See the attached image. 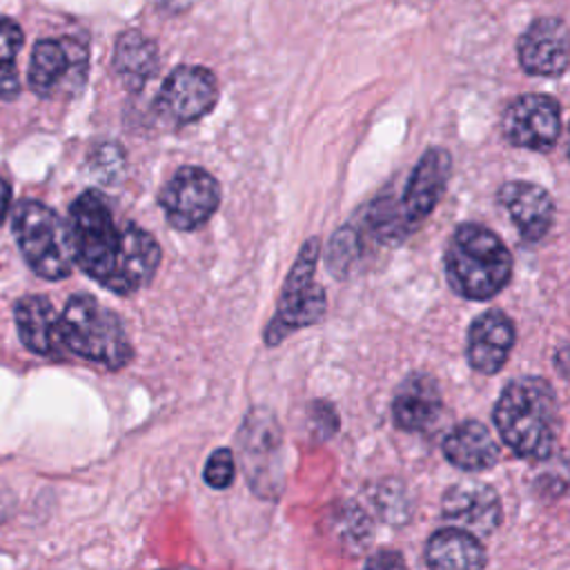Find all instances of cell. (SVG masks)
<instances>
[{
    "mask_svg": "<svg viewBox=\"0 0 570 570\" xmlns=\"http://www.w3.org/2000/svg\"><path fill=\"white\" fill-rule=\"evenodd\" d=\"M9 207H11V187L4 178H0V225L9 214Z\"/></svg>",
    "mask_w": 570,
    "mask_h": 570,
    "instance_id": "obj_25",
    "label": "cell"
},
{
    "mask_svg": "<svg viewBox=\"0 0 570 570\" xmlns=\"http://www.w3.org/2000/svg\"><path fill=\"white\" fill-rule=\"evenodd\" d=\"M278 443H281L278 425L269 414H252V416L247 414V421L240 430V452H243L245 465H249L261 454V461L254 474L249 476L254 488L258 485V481L274 479L269 468H276L278 463Z\"/></svg>",
    "mask_w": 570,
    "mask_h": 570,
    "instance_id": "obj_21",
    "label": "cell"
},
{
    "mask_svg": "<svg viewBox=\"0 0 570 570\" xmlns=\"http://www.w3.org/2000/svg\"><path fill=\"white\" fill-rule=\"evenodd\" d=\"M73 258L80 269L111 292H120L127 225L118 227L102 194L89 189L69 209Z\"/></svg>",
    "mask_w": 570,
    "mask_h": 570,
    "instance_id": "obj_2",
    "label": "cell"
},
{
    "mask_svg": "<svg viewBox=\"0 0 570 570\" xmlns=\"http://www.w3.org/2000/svg\"><path fill=\"white\" fill-rule=\"evenodd\" d=\"M365 570H407V568L403 557L396 550H379L367 559Z\"/></svg>",
    "mask_w": 570,
    "mask_h": 570,
    "instance_id": "obj_24",
    "label": "cell"
},
{
    "mask_svg": "<svg viewBox=\"0 0 570 570\" xmlns=\"http://www.w3.org/2000/svg\"><path fill=\"white\" fill-rule=\"evenodd\" d=\"M234 454L229 448H218L209 454L207 463H205V470H203V476H205V483L216 488V490H223L227 485H232L234 481Z\"/></svg>",
    "mask_w": 570,
    "mask_h": 570,
    "instance_id": "obj_23",
    "label": "cell"
},
{
    "mask_svg": "<svg viewBox=\"0 0 570 570\" xmlns=\"http://www.w3.org/2000/svg\"><path fill=\"white\" fill-rule=\"evenodd\" d=\"M450 167L452 158L441 147H432L419 158L401 198V220L405 229L410 225H419L432 214L445 191Z\"/></svg>",
    "mask_w": 570,
    "mask_h": 570,
    "instance_id": "obj_12",
    "label": "cell"
},
{
    "mask_svg": "<svg viewBox=\"0 0 570 570\" xmlns=\"http://www.w3.org/2000/svg\"><path fill=\"white\" fill-rule=\"evenodd\" d=\"M318 256H321L318 238H309L298 249V256L285 278L276 314L272 316L263 334L267 345H278L292 332L314 325L316 321L323 318L327 307L325 289L318 283H314Z\"/></svg>",
    "mask_w": 570,
    "mask_h": 570,
    "instance_id": "obj_6",
    "label": "cell"
},
{
    "mask_svg": "<svg viewBox=\"0 0 570 570\" xmlns=\"http://www.w3.org/2000/svg\"><path fill=\"white\" fill-rule=\"evenodd\" d=\"M16 327L22 345L40 356H58L65 347L60 341L58 314L49 298L31 294L22 296L13 309Z\"/></svg>",
    "mask_w": 570,
    "mask_h": 570,
    "instance_id": "obj_17",
    "label": "cell"
},
{
    "mask_svg": "<svg viewBox=\"0 0 570 570\" xmlns=\"http://www.w3.org/2000/svg\"><path fill=\"white\" fill-rule=\"evenodd\" d=\"M425 561L430 570H483L485 550L470 532L445 528L430 537Z\"/></svg>",
    "mask_w": 570,
    "mask_h": 570,
    "instance_id": "obj_19",
    "label": "cell"
},
{
    "mask_svg": "<svg viewBox=\"0 0 570 570\" xmlns=\"http://www.w3.org/2000/svg\"><path fill=\"white\" fill-rule=\"evenodd\" d=\"M443 401L434 376L414 372L396 387L392 399V419L405 432H421L430 428L441 414Z\"/></svg>",
    "mask_w": 570,
    "mask_h": 570,
    "instance_id": "obj_16",
    "label": "cell"
},
{
    "mask_svg": "<svg viewBox=\"0 0 570 570\" xmlns=\"http://www.w3.org/2000/svg\"><path fill=\"white\" fill-rule=\"evenodd\" d=\"M11 229L27 265L47 281L65 278L76 258L69 225L38 200H20L11 216Z\"/></svg>",
    "mask_w": 570,
    "mask_h": 570,
    "instance_id": "obj_5",
    "label": "cell"
},
{
    "mask_svg": "<svg viewBox=\"0 0 570 570\" xmlns=\"http://www.w3.org/2000/svg\"><path fill=\"white\" fill-rule=\"evenodd\" d=\"M441 514L452 528L470 532L472 537H485L501 523V503L488 483L459 481L443 492Z\"/></svg>",
    "mask_w": 570,
    "mask_h": 570,
    "instance_id": "obj_11",
    "label": "cell"
},
{
    "mask_svg": "<svg viewBox=\"0 0 570 570\" xmlns=\"http://www.w3.org/2000/svg\"><path fill=\"white\" fill-rule=\"evenodd\" d=\"M158 67V49L151 38L140 31H125L116 40L114 51V69L120 80L138 91L154 76Z\"/></svg>",
    "mask_w": 570,
    "mask_h": 570,
    "instance_id": "obj_20",
    "label": "cell"
},
{
    "mask_svg": "<svg viewBox=\"0 0 570 570\" xmlns=\"http://www.w3.org/2000/svg\"><path fill=\"white\" fill-rule=\"evenodd\" d=\"M497 200L510 214L523 240L537 243L548 234L554 218V203L546 189L525 180H514L499 189Z\"/></svg>",
    "mask_w": 570,
    "mask_h": 570,
    "instance_id": "obj_14",
    "label": "cell"
},
{
    "mask_svg": "<svg viewBox=\"0 0 570 570\" xmlns=\"http://www.w3.org/2000/svg\"><path fill=\"white\" fill-rule=\"evenodd\" d=\"M160 207L174 229L189 232L200 227L220 203V187L200 167H180L163 187Z\"/></svg>",
    "mask_w": 570,
    "mask_h": 570,
    "instance_id": "obj_7",
    "label": "cell"
},
{
    "mask_svg": "<svg viewBox=\"0 0 570 570\" xmlns=\"http://www.w3.org/2000/svg\"><path fill=\"white\" fill-rule=\"evenodd\" d=\"M561 131V107L543 94H525L517 98L503 114V138L523 149L548 151L554 147Z\"/></svg>",
    "mask_w": 570,
    "mask_h": 570,
    "instance_id": "obj_10",
    "label": "cell"
},
{
    "mask_svg": "<svg viewBox=\"0 0 570 570\" xmlns=\"http://www.w3.org/2000/svg\"><path fill=\"white\" fill-rule=\"evenodd\" d=\"M218 98L216 78L205 67H176L156 96V114L171 125H189L203 118Z\"/></svg>",
    "mask_w": 570,
    "mask_h": 570,
    "instance_id": "obj_9",
    "label": "cell"
},
{
    "mask_svg": "<svg viewBox=\"0 0 570 570\" xmlns=\"http://www.w3.org/2000/svg\"><path fill=\"white\" fill-rule=\"evenodd\" d=\"M87 73V49L73 38L38 40L29 62V87L42 96L73 91Z\"/></svg>",
    "mask_w": 570,
    "mask_h": 570,
    "instance_id": "obj_8",
    "label": "cell"
},
{
    "mask_svg": "<svg viewBox=\"0 0 570 570\" xmlns=\"http://www.w3.org/2000/svg\"><path fill=\"white\" fill-rule=\"evenodd\" d=\"M443 267L450 287L459 296L485 301L508 285L512 276V256L494 232L465 223L452 234Z\"/></svg>",
    "mask_w": 570,
    "mask_h": 570,
    "instance_id": "obj_3",
    "label": "cell"
},
{
    "mask_svg": "<svg viewBox=\"0 0 570 570\" xmlns=\"http://www.w3.org/2000/svg\"><path fill=\"white\" fill-rule=\"evenodd\" d=\"M24 36L18 22L0 16V98L11 100L20 94V78L16 58L22 49Z\"/></svg>",
    "mask_w": 570,
    "mask_h": 570,
    "instance_id": "obj_22",
    "label": "cell"
},
{
    "mask_svg": "<svg viewBox=\"0 0 570 570\" xmlns=\"http://www.w3.org/2000/svg\"><path fill=\"white\" fill-rule=\"evenodd\" d=\"M514 345V325L499 312L490 309L474 318L468 332V361L481 374H497Z\"/></svg>",
    "mask_w": 570,
    "mask_h": 570,
    "instance_id": "obj_15",
    "label": "cell"
},
{
    "mask_svg": "<svg viewBox=\"0 0 570 570\" xmlns=\"http://www.w3.org/2000/svg\"><path fill=\"white\" fill-rule=\"evenodd\" d=\"M443 454L454 468L481 472L497 463L499 443L483 423L463 421L443 439Z\"/></svg>",
    "mask_w": 570,
    "mask_h": 570,
    "instance_id": "obj_18",
    "label": "cell"
},
{
    "mask_svg": "<svg viewBox=\"0 0 570 570\" xmlns=\"http://www.w3.org/2000/svg\"><path fill=\"white\" fill-rule=\"evenodd\" d=\"M62 347L76 356L120 370L131 361V345L120 318L89 294H73L58 316Z\"/></svg>",
    "mask_w": 570,
    "mask_h": 570,
    "instance_id": "obj_4",
    "label": "cell"
},
{
    "mask_svg": "<svg viewBox=\"0 0 570 570\" xmlns=\"http://www.w3.org/2000/svg\"><path fill=\"white\" fill-rule=\"evenodd\" d=\"M519 62L532 76H559L568 67V29L559 18H539L519 38Z\"/></svg>",
    "mask_w": 570,
    "mask_h": 570,
    "instance_id": "obj_13",
    "label": "cell"
},
{
    "mask_svg": "<svg viewBox=\"0 0 570 570\" xmlns=\"http://www.w3.org/2000/svg\"><path fill=\"white\" fill-rule=\"evenodd\" d=\"M494 425L503 443L523 459H548L559 436L554 390L541 376H521L505 385L494 405Z\"/></svg>",
    "mask_w": 570,
    "mask_h": 570,
    "instance_id": "obj_1",
    "label": "cell"
}]
</instances>
